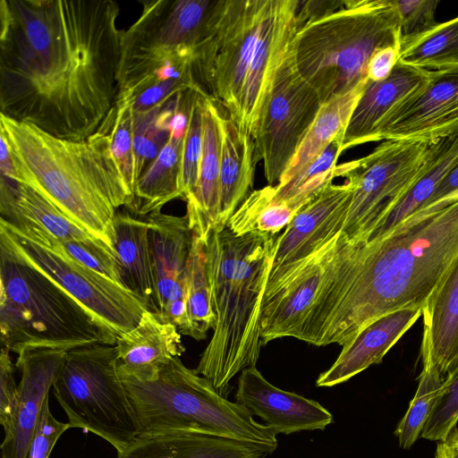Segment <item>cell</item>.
<instances>
[{"mask_svg": "<svg viewBox=\"0 0 458 458\" xmlns=\"http://www.w3.org/2000/svg\"><path fill=\"white\" fill-rule=\"evenodd\" d=\"M48 401L49 396L43 404L28 458H48L58 438L71 428L69 423L61 422L52 415Z\"/></svg>", "mask_w": 458, "mask_h": 458, "instance_id": "41", "label": "cell"}, {"mask_svg": "<svg viewBox=\"0 0 458 458\" xmlns=\"http://www.w3.org/2000/svg\"><path fill=\"white\" fill-rule=\"evenodd\" d=\"M299 0H218L196 76L254 138L277 72L298 30Z\"/></svg>", "mask_w": 458, "mask_h": 458, "instance_id": "3", "label": "cell"}, {"mask_svg": "<svg viewBox=\"0 0 458 458\" xmlns=\"http://www.w3.org/2000/svg\"><path fill=\"white\" fill-rule=\"evenodd\" d=\"M421 315V308L405 309L384 315L369 324L350 345L342 349L333 365L318 376L316 386H335L371 365L380 363Z\"/></svg>", "mask_w": 458, "mask_h": 458, "instance_id": "21", "label": "cell"}, {"mask_svg": "<svg viewBox=\"0 0 458 458\" xmlns=\"http://www.w3.org/2000/svg\"><path fill=\"white\" fill-rule=\"evenodd\" d=\"M119 375L139 435L191 432L277 447L276 434L269 427L256 421L241 403L221 395L180 357L162 365L151 379Z\"/></svg>", "mask_w": 458, "mask_h": 458, "instance_id": "6", "label": "cell"}, {"mask_svg": "<svg viewBox=\"0 0 458 458\" xmlns=\"http://www.w3.org/2000/svg\"><path fill=\"white\" fill-rule=\"evenodd\" d=\"M458 421V371L444 380L420 437L445 441Z\"/></svg>", "mask_w": 458, "mask_h": 458, "instance_id": "38", "label": "cell"}, {"mask_svg": "<svg viewBox=\"0 0 458 458\" xmlns=\"http://www.w3.org/2000/svg\"><path fill=\"white\" fill-rule=\"evenodd\" d=\"M217 1H140V15L121 37L116 100L137 97L172 67L195 71Z\"/></svg>", "mask_w": 458, "mask_h": 458, "instance_id": "9", "label": "cell"}, {"mask_svg": "<svg viewBox=\"0 0 458 458\" xmlns=\"http://www.w3.org/2000/svg\"><path fill=\"white\" fill-rule=\"evenodd\" d=\"M10 351L1 348L0 353V423L4 430L10 424L18 396V385L14 379V365Z\"/></svg>", "mask_w": 458, "mask_h": 458, "instance_id": "42", "label": "cell"}, {"mask_svg": "<svg viewBox=\"0 0 458 458\" xmlns=\"http://www.w3.org/2000/svg\"><path fill=\"white\" fill-rule=\"evenodd\" d=\"M391 0H344V5L300 27L293 40L296 66L322 104L365 83L372 54L400 47Z\"/></svg>", "mask_w": 458, "mask_h": 458, "instance_id": "7", "label": "cell"}, {"mask_svg": "<svg viewBox=\"0 0 458 458\" xmlns=\"http://www.w3.org/2000/svg\"><path fill=\"white\" fill-rule=\"evenodd\" d=\"M278 236L237 235L226 225L205 244L216 326L195 371L226 398L230 381L259 356L260 306Z\"/></svg>", "mask_w": 458, "mask_h": 458, "instance_id": "5", "label": "cell"}, {"mask_svg": "<svg viewBox=\"0 0 458 458\" xmlns=\"http://www.w3.org/2000/svg\"><path fill=\"white\" fill-rule=\"evenodd\" d=\"M152 274L157 314L188 335L186 277L193 233L186 215L176 216L161 210L147 216Z\"/></svg>", "mask_w": 458, "mask_h": 458, "instance_id": "14", "label": "cell"}, {"mask_svg": "<svg viewBox=\"0 0 458 458\" xmlns=\"http://www.w3.org/2000/svg\"><path fill=\"white\" fill-rule=\"evenodd\" d=\"M234 398L276 435L323 430L334 422L332 413L318 402L275 386L255 366L240 373Z\"/></svg>", "mask_w": 458, "mask_h": 458, "instance_id": "18", "label": "cell"}, {"mask_svg": "<svg viewBox=\"0 0 458 458\" xmlns=\"http://www.w3.org/2000/svg\"><path fill=\"white\" fill-rule=\"evenodd\" d=\"M400 47L386 46L377 49L367 65V77L371 81L386 79L399 61Z\"/></svg>", "mask_w": 458, "mask_h": 458, "instance_id": "43", "label": "cell"}, {"mask_svg": "<svg viewBox=\"0 0 458 458\" xmlns=\"http://www.w3.org/2000/svg\"><path fill=\"white\" fill-rule=\"evenodd\" d=\"M2 347L70 351L116 343V335L94 319L52 279L0 241Z\"/></svg>", "mask_w": 458, "mask_h": 458, "instance_id": "8", "label": "cell"}, {"mask_svg": "<svg viewBox=\"0 0 458 458\" xmlns=\"http://www.w3.org/2000/svg\"><path fill=\"white\" fill-rule=\"evenodd\" d=\"M68 351L27 348L15 367L21 371L14 411L1 444L2 458H28L31 439L49 390L61 370Z\"/></svg>", "mask_w": 458, "mask_h": 458, "instance_id": "17", "label": "cell"}, {"mask_svg": "<svg viewBox=\"0 0 458 458\" xmlns=\"http://www.w3.org/2000/svg\"><path fill=\"white\" fill-rule=\"evenodd\" d=\"M368 81L323 103L279 183L281 186L304 171L336 139L342 140L350 117Z\"/></svg>", "mask_w": 458, "mask_h": 458, "instance_id": "29", "label": "cell"}, {"mask_svg": "<svg viewBox=\"0 0 458 458\" xmlns=\"http://www.w3.org/2000/svg\"><path fill=\"white\" fill-rule=\"evenodd\" d=\"M103 122L109 130L111 150L114 158L133 197L137 177L132 144V108L131 98L127 97L117 99Z\"/></svg>", "mask_w": 458, "mask_h": 458, "instance_id": "36", "label": "cell"}, {"mask_svg": "<svg viewBox=\"0 0 458 458\" xmlns=\"http://www.w3.org/2000/svg\"><path fill=\"white\" fill-rule=\"evenodd\" d=\"M430 71L400 61L392 73L380 81H368L348 124L342 152L372 141H380L381 133L395 113L429 81Z\"/></svg>", "mask_w": 458, "mask_h": 458, "instance_id": "19", "label": "cell"}, {"mask_svg": "<svg viewBox=\"0 0 458 458\" xmlns=\"http://www.w3.org/2000/svg\"><path fill=\"white\" fill-rule=\"evenodd\" d=\"M399 21L402 38L426 32L438 22L435 13L438 0H391Z\"/></svg>", "mask_w": 458, "mask_h": 458, "instance_id": "39", "label": "cell"}, {"mask_svg": "<svg viewBox=\"0 0 458 458\" xmlns=\"http://www.w3.org/2000/svg\"><path fill=\"white\" fill-rule=\"evenodd\" d=\"M399 61L428 71L458 66V16L401 38Z\"/></svg>", "mask_w": 458, "mask_h": 458, "instance_id": "31", "label": "cell"}, {"mask_svg": "<svg viewBox=\"0 0 458 458\" xmlns=\"http://www.w3.org/2000/svg\"><path fill=\"white\" fill-rule=\"evenodd\" d=\"M53 393L71 428L102 437L117 453L140 434L118 372L115 345L98 344L68 351Z\"/></svg>", "mask_w": 458, "mask_h": 458, "instance_id": "10", "label": "cell"}, {"mask_svg": "<svg viewBox=\"0 0 458 458\" xmlns=\"http://www.w3.org/2000/svg\"><path fill=\"white\" fill-rule=\"evenodd\" d=\"M458 195V165L442 181L427 204L419 211H438L454 201Z\"/></svg>", "mask_w": 458, "mask_h": 458, "instance_id": "44", "label": "cell"}, {"mask_svg": "<svg viewBox=\"0 0 458 458\" xmlns=\"http://www.w3.org/2000/svg\"><path fill=\"white\" fill-rule=\"evenodd\" d=\"M114 0L0 1V114L72 140L115 104L123 30Z\"/></svg>", "mask_w": 458, "mask_h": 458, "instance_id": "1", "label": "cell"}, {"mask_svg": "<svg viewBox=\"0 0 458 458\" xmlns=\"http://www.w3.org/2000/svg\"><path fill=\"white\" fill-rule=\"evenodd\" d=\"M343 5L344 0H299L297 10L298 29L308 21L340 9Z\"/></svg>", "mask_w": 458, "mask_h": 458, "instance_id": "45", "label": "cell"}, {"mask_svg": "<svg viewBox=\"0 0 458 458\" xmlns=\"http://www.w3.org/2000/svg\"><path fill=\"white\" fill-rule=\"evenodd\" d=\"M0 241L116 335L134 328L147 310L135 294L75 260L56 239L30 220L0 216Z\"/></svg>", "mask_w": 458, "mask_h": 458, "instance_id": "11", "label": "cell"}, {"mask_svg": "<svg viewBox=\"0 0 458 458\" xmlns=\"http://www.w3.org/2000/svg\"><path fill=\"white\" fill-rule=\"evenodd\" d=\"M182 91L148 110L132 112V144L137 181L166 144Z\"/></svg>", "mask_w": 458, "mask_h": 458, "instance_id": "32", "label": "cell"}, {"mask_svg": "<svg viewBox=\"0 0 458 458\" xmlns=\"http://www.w3.org/2000/svg\"><path fill=\"white\" fill-rule=\"evenodd\" d=\"M203 145L195 191L186 199L189 226L205 244L218 227L220 207V136L214 99L201 96Z\"/></svg>", "mask_w": 458, "mask_h": 458, "instance_id": "25", "label": "cell"}, {"mask_svg": "<svg viewBox=\"0 0 458 458\" xmlns=\"http://www.w3.org/2000/svg\"><path fill=\"white\" fill-rule=\"evenodd\" d=\"M114 244L123 285L138 297L147 310L157 313L148 222L116 212Z\"/></svg>", "mask_w": 458, "mask_h": 458, "instance_id": "27", "label": "cell"}, {"mask_svg": "<svg viewBox=\"0 0 458 458\" xmlns=\"http://www.w3.org/2000/svg\"><path fill=\"white\" fill-rule=\"evenodd\" d=\"M274 186L253 190L227 223L237 235L250 232L278 234L300 208L287 201L273 202Z\"/></svg>", "mask_w": 458, "mask_h": 458, "instance_id": "34", "label": "cell"}, {"mask_svg": "<svg viewBox=\"0 0 458 458\" xmlns=\"http://www.w3.org/2000/svg\"><path fill=\"white\" fill-rule=\"evenodd\" d=\"M445 442L458 454V428H454Z\"/></svg>", "mask_w": 458, "mask_h": 458, "instance_id": "47", "label": "cell"}, {"mask_svg": "<svg viewBox=\"0 0 458 458\" xmlns=\"http://www.w3.org/2000/svg\"><path fill=\"white\" fill-rule=\"evenodd\" d=\"M188 336L199 341L216 326L208 277L206 245L193 233L186 277Z\"/></svg>", "mask_w": 458, "mask_h": 458, "instance_id": "33", "label": "cell"}, {"mask_svg": "<svg viewBox=\"0 0 458 458\" xmlns=\"http://www.w3.org/2000/svg\"><path fill=\"white\" fill-rule=\"evenodd\" d=\"M435 458H458V454L445 441H440L437 446Z\"/></svg>", "mask_w": 458, "mask_h": 458, "instance_id": "46", "label": "cell"}, {"mask_svg": "<svg viewBox=\"0 0 458 458\" xmlns=\"http://www.w3.org/2000/svg\"><path fill=\"white\" fill-rule=\"evenodd\" d=\"M457 257L458 199L438 211H418L375 241L347 239L340 231L294 338L345 348L380 317L422 309Z\"/></svg>", "mask_w": 458, "mask_h": 458, "instance_id": "2", "label": "cell"}, {"mask_svg": "<svg viewBox=\"0 0 458 458\" xmlns=\"http://www.w3.org/2000/svg\"><path fill=\"white\" fill-rule=\"evenodd\" d=\"M275 448L191 432L139 435L117 458H265Z\"/></svg>", "mask_w": 458, "mask_h": 458, "instance_id": "24", "label": "cell"}, {"mask_svg": "<svg viewBox=\"0 0 458 458\" xmlns=\"http://www.w3.org/2000/svg\"><path fill=\"white\" fill-rule=\"evenodd\" d=\"M0 213L4 218L18 216L30 220L59 242L97 243L109 249L34 189L17 181L0 177Z\"/></svg>", "mask_w": 458, "mask_h": 458, "instance_id": "28", "label": "cell"}, {"mask_svg": "<svg viewBox=\"0 0 458 458\" xmlns=\"http://www.w3.org/2000/svg\"><path fill=\"white\" fill-rule=\"evenodd\" d=\"M185 132L171 130L169 139L156 158L138 179L133 200L128 208L144 216L161 210L175 199H182L180 180Z\"/></svg>", "mask_w": 458, "mask_h": 458, "instance_id": "30", "label": "cell"}, {"mask_svg": "<svg viewBox=\"0 0 458 458\" xmlns=\"http://www.w3.org/2000/svg\"><path fill=\"white\" fill-rule=\"evenodd\" d=\"M428 143L384 140L369 155L335 166V176L352 183L341 232L347 239H365L413 182Z\"/></svg>", "mask_w": 458, "mask_h": 458, "instance_id": "12", "label": "cell"}, {"mask_svg": "<svg viewBox=\"0 0 458 458\" xmlns=\"http://www.w3.org/2000/svg\"><path fill=\"white\" fill-rule=\"evenodd\" d=\"M458 130V66L430 71L428 83L384 128L380 140L431 143Z\"/></svg>", "mask_w": 458, "mask_h": 458, "instance_id": "16", "label": "cell"}, {"mask_svg": "<svg viewBox=\"0 0 458 458\" xmlns=\"http://www.w3.org/2000/svg\"><path fill=\"white\" fill-rule=\"evenodd\" d=\"M443 382V378L434 369L422 367L415 395L394 431L400 447L409 449L420 437Z\"/></svg>", "mask_w": 458, "mask_h": 458, "instance_id": "35", "label": "cell"}, {"mask_svg": "<svg viewBox=\"0 0 458 458\" xmlns=\"http://www.w3.org/2000/svg\"><path fill=\"white\" fill-rule=\"evenodd\" d=\"M321 105L318 93L296 66L292 43L253 138L255 159L263 163L267 185L279 183Z\"/></svg>", "mask_w": 458, "mask_h": 458, "instance_id": "13", "label": "cell"}, {"mask_svg": "<svg viewBox=\"0 0 458 458\" xmlns=\"http://www.w3.org/2000/svg\"><path fill=\"white\" fill-rule=\"evenodd\" d=\"M0 132L9 145L14 181L34 189L115 253L116 209L130 206L133 197L114 158L106 124L72 140L0 114Z\"/></svg>", "mask_w": 458, "mask_h": 458, "instance_id": "4", "label": "cell"}, {"mask_svg": "<svg viewBox=\"0 0 458 458\" xmlns=\"http://www.w3.org/2000/svg\"><path fill=\"white\" fill-rule=\"evenodd\" d=\"M458 165V130L428 144L416 176L396 204L365 238H382L422 208L446 175Z\"/></svg>", "mask_w": 458, "mask_h": 458, "instance_id": "26", "label": "cell"}, {"mask_svg": "<svg viewBox=\"0 0 458 458\" xmlns=\"http://www.w3.org/2000/svg\"><path fill=\"white\" fill-rule=\"evenodd\" d=\"M422 367L445 380L458 371V257L422 308Z\"/></svg>", "mask_w": 458, "mask_h": 458, "instance_id": "20", "label": "cell"}, {"mask_svg": "<svg viewBox=\"0 0 458 458\" xmlns=\"http://www.w3.org/2000/svg\"><path fill=\"white\" fill-rule=\"evenodd\" d=\"M118 371L151 379L159 368L185 351L178 328L157 313L146 310L138 325L116 336Z\"/></svg>", "mask_w": 458, "mask_h": 458, "instance_id": "22", "label": "cell"}, {"mask_svg": "<svg viewBox=\"0 0 458 458\" xmlns=\"http://www.w3.org/2000/svg\"><path fill=\"white\" fill-rule=\"evenodd\" d=\"M352 183L327 184L279 234L266 287L288 275L338 233L346 217Z\"/></svg>", "mask_w": 458, "mask_h": 458, "instance_id": "15", "label": "cell"}, {"mask_svg": "<svg viewBox=\"0 0 458 458\" xmlns=\"http://www.w3.org/2000/svg\"><path fill=\"white\" fill-rule=\"evenodd\" d=\"M186 89L207 93L198 80L192 76L163 80L147 88L137 97L131 98L132 112L148 110L173 95Z\"/></svg>", "mask_w": 458, "mask_h": 458, "instance_id": "40", "label": "cell"}, {"mask_svg": "<svg viewBox=\"0 0 458 458\" xmlns=\"http://www.w3.org/2000/svg\"><path fill=\"white\" fill-rule=\"evenodd\" d=\"M207 93L196 94L184 135L180 191L182 199L185 201L193 194L199 177L203 145L201 96Z\"/></svg>", "mask_w": 458, "mask_h": 458, "instance_id": "37", "label": "cell"}, {"mask_svg": "<svg viewBox=\"0 0 458 458\" xmlns=\"http://www.w3.org/2000/svg\"><path fill=\"white\" fill-rule=\"evenodd\" d=\"M214 110L220 136V207L217 229H223L253 191L257 161L253 138L242 131L215 99Z\"/></svg>", "mask_w": 458, "mask_h": 458, "instance_id": "23", "label": "cell"}]
</instances>
